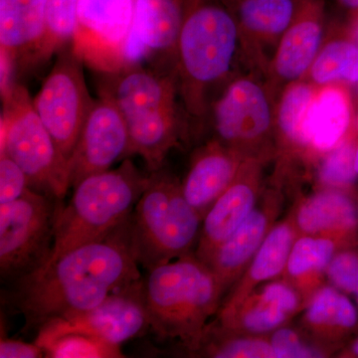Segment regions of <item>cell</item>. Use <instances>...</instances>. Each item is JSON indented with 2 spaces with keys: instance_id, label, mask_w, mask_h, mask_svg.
Masks as SVG:
<instances>
[{
  "instance_id": "obj_1",
  "label": "cell",
  "mask_w": 358,
  "mask_h": 358,
  "mask_svg": "<svg viewBox=\"0 0 358 358\" xmlns=\"http://www.w3.org/2000/svg\"><path fill=\"white\" fill-rule=\"evenodd\" d=\"M131 217L107 236L66 252L14 282L9 303L25 329L86 312L129 282L141 279Z\"/></svg>"
},
{
  "instance_id": "obj_2",
  "label": "cell",
  "mask_w": 358,
  "mask_h": 358,
  "mask_svg": "<svg viewBox=\"0 0 358 358\" xmlns=\"http://www.w3.org/2000/svg\"><path fill=\"white\" fill-rule=\"evenodd\" d=\"M143 287L154 333L178 339L189 350L201 348L207 320L219 310L223 294L211 268L188 254L148 270Z\"/></svg>"
},
{
  "instance_id": "obj_3",
  "label": "cell",
  "mask_w": 358,
  "mask_h": 358,
  "mask_svg": "<svg viewBox=\"0 0 358 358\" xmlns=\"http://www.w3.org/2000/svg\"><path fill=\"white\" fill-rule=\"evenodd\" d=\"M150 180V173H141L127 157L117 169L80 181L73 187L69 203L58 204L53 249L44 266L70 250L107 236L126 222Z\"/></svg>"
},
{
  "instance_id": "obj_4",
  "label": "cell",
  "mask_w": 358,
  "mask_h": 358,
  "mask_svg": "<svg viewBox=\"0 0 358 358\" xmlns=\"http://www.w3.org/2000/svg\"><path fill=\"white\" fill-rule=\"evenodd\" d=\"M238 42L237 20L218 0H196L185 9L176 54L188 109L203 110L205 91L227 76Z\"/></svg>"
},
{
  "instance_id": "obj_5",
  "label": "cell",
  "mask_w": 358,
  "mask_h": 358,
  "mask_svg": "<svg viewBox=\"0 0 358 358\" xmlns=\"http://www.w3.org/2000/svg\"><path fill=\"white\" fill-rule=\"evenodd\" d=\"M202 216L188 203L178 180L164 171L150 173L131 215L138 265L152 270L192 254L199 243Z\"/></svg>"
},
{
  "instance_id": "obj_6",
  "label": "cell",
  "mask_w": 358,
  "mask_h": 358,
  "mask_svg": "<svg viewBox=\"0 0 358 358\" xmlns=\"http://www.w3.org/2000/svg\"><path fill=\"white\" fill-rule=\"evenodd\" d=\"M0 155L24 171L29 188L61 203L71 187L69 162L34 109L27 90L16 84L2 99Z\"/></svg>"
},
{
  "instance_id": "obj_7",
  "label": "cell",
  "mask_w": 358,
  "mask_h": 358,
  "mask_svg": "<svg viewBox=\"0 0 358 358\" xmlns=\"http://www.w3.org/2000/svg\"><path fill=\"white\" fill-rule=\"evenodd\" d=\"M59 202L28 188L0 204V274L15 282L44 267L50 259Z\"/></svg>"
},
{
  "instance_id": "obj_8",
  "label": "cell",
  "mask_w": 358,
  "mask_h": 358,
  "mask_svg": "<svg viewBox=\"0 0 358 358\" xmlns=\"http://www.w3.org/2000/svg\"><path fill=\"white\" fill-rule=\"evenodd\" d=\"M83 67L72 46L66 47L57 54L53 67L32 99L45 128L68 162L95 103L90 96Z\"/></svg>"
},
{
  "instance_id": "obj_9",
  "label": "cell",
  "mask_w": 358,
  "mask_h": 358,
  "mask_svg": "<svg viewBox=\"0 0 358 358\" xmlns=\"http://www.w3.org/2000/svg\"><path fill=\"white\" fill-rule=\"evenodd\" d=\"M134 0H79L73 51L84 65L103 75L128 66Z\"/></svg>"
},
{
  "instance_id": "obj_10",
  "label": "cell",
  "mask_w": 358,
  "mask_h": 358,
  "mask_svg": "<svg viewBox=\"0 0 358 358\" xmlns=\"http://www.w3.org/2000/svg\"><path fill=\"white\" fill-rule=\"evenodd\" d=\"M150 329L143 279L129 282L86 312L56 319L38 329L35 343L68 333L96 336L121 346Z\"/></svg>"
},
{
  "instance_id": "obj_11",
  "label": "cell",
  "mask_w": 358,
  "mask_h": 358,
  "mask_svg": "<svg viewBox=\"0 0 358 358\" xmlns=\"http://www.w3.org/2000/svg\"><path fill=\"white\" fill-rule=\"evenodd\" d=\"M129 131L126 119L109 96L101 94L85 122L69 159L71 187L92 174L108 171L127 159Z\"/></svg>"
},
{
  "instance_id": "obj_12",
  "label": "cell",
  "mask_w": 358,
  "mask_h": 358,
  "mask_svg": "<svg viewBox=\"0 0 358 358\" xmlns=\"http://www.w3.org/2000/svg\"><path fill=\"white\" fill-rule=\"evenodd\" d=\"M213 120L219 143L238 145L259 140L272 124L267 94L253 80H237L214 106Z\"/></svg>"
},
{
  "instance_id": "obj_13",
  "label": "cell",
  "mask_w": 358,
  "mask_h": 358,
  "mask_svg": "<svg viewBox=\"0 0 358 358\" xmlns=\"http://www.w3.org/2000/svg\"><path fill=\"white\" fill-rule=\"evenodd\" d=\"M185 15L182 0H134L133 32L127 50L128 66L176 54Z\"/></svg>"
},
{
  "instance_id": "obj_14",
  "label": "cell",
  "mask_w": 358,
  "mask_h": 358,
  "mask_svg": "<svg viewBox=\"0 0 358 358\" xmlns=\"http://www.w3.org/2000/svg\"><path fill=\"white\" fill-rule=\"evenodd\" d=\"M107 76L101 94L109 96L126 121L176 108V83L166 73L134 64Z\"/></svg>"
},
{
  "instance_id": "obj_15",
  "label": "cell",
  "mask_w": 358,
  "mask_h": 358,
  "mask_svg": "<svg viewBox=\"0 0 358 358\" xmlns=\"http://www.w3.org/2000/svg\"><path fill=\"white\" fill-rule=\"evenodd\" d=\"M257 192L252 181L238 173L225 192L211 205L202 219L195 255L208 264L220 245L255 209Z\"/></svg>"
},
{
  "instance_id": "obj_16",
  "label": "cell",
  "mask_w": 358,
  "mask_h": 358,
  "mask_svg": "<svg viewBox=\"0 0 358 358\" xmlns=\"http://www.w3.org/2000/svg\"><path fill=\"white\" fill-rule=\"evenodd\" d=\"M239 173L234 152L219 141L207 145L193 160L181 185L188 203L202 218Z\"/></svg>"
},
{
  "instance_id": "obj_17",
  "label": "cell",
  "mask_w": 358,
  "mask_h": 358,
  "mask_svg": "<svg viewBox=\"0 0 358 358\" xmlns=\"http://www.w3.org/2000/svg\"><path fill=\"white\" fill-rule=\"evenodd\" d=\"M48 0H0V56L17 66L43 39Z\"/></svg>"
},
{
  "instance_id": "obj_18",
  "label": "cell",
  "mask_w": 358,
  "mask_h": 358,
  "mask_svg": "<svg viewBox=\"0 0 358 358\" xmlns=\"http://www.w3.org/2000/svg\"><path fill=\"white\" fill-rule=\"evenodd\" d=\"M352 119V105L343 87L327 85L315 94L303 124L305 145L331 150L345 140Z\"/></svg>"
},
{
  "instance_id": "obj_19",
  "label": "cell",
  "mask_w": 358,
  "mask_h": 358,
  "mask_svg": "<svg viewBox=\"0 0 358 358\" xmlns=\"http://www.w3.org/2000/svg\"><path fill=\"white\" fill-rule=\"evenodd\" d=\"M268 222L267 211L254 209L212 256L207 265L217 278L223 294L255 256L267 236Z\"/></svg>"
},
{
  "instance_id": "obj_20",
  "label": "cell",
  "mask_w": 358,
  "mask_h": 358,
  "mask_svg": "<svg viewBox=\"0 0 358 358\" xmlns=\"http://www.w3.org/2000/svg\"><path fill=\"white\" fill-rule=\"evenodd\" d=\"M126 122L129 131L127 157L140 155L150 173L162 169L167 152L178 138L176 108L157 110Z\"/></svg>"
},
{
  "instance_id": "obj_21",
  "label": "cell",
  "mask_w": 358,
  "mask_h": 358,
  "mask_svg": "<svg viewBox=\"0 0 358 358\" xmlns=\"http://www.w3.org/2000/svg\"><path fill=\"white\" fill-rule=\"evenodd\" d=\"M294 239V229L289 224L281 223L273 228L252 259L244 282H241L219 310L236 307L249 296L256 285L270 281L281 274L287 268Z\"/></svg>"
},
{
  "instance_id": "obj_22",
  "label": "cell",
  "mask_w": 358,
  "mask_h": 358,
  "mask_svg": "<svg viewBox=\"0 0 358 358\" xmlns=\"http://www.w3.org/2000/svg\"><path fill=\"white\" fill-rule=\"evenodd\" d=\"M322 40V25L315 17L306 15L294 21L278 46L274 59L275 75L282 81H296L312 67Z\"/></svg>"
},
{
  "instance_id": "obj_23",
  "label": "cell",
  "mask_w": 358,
  "mask_h": 358,
  "mask_svg": "<svg viewBox=\"0 0 358 358\" xmlns=\"http://www.w3.org/2000/svg\"><path fill=\"white\" fill-rule=\"evenodd\" d=\"M299 229L306 234H348L357 229L358 211L345 193H317L301 205L296 214Z\"/></svg>"
},
{
  "instance_id": "obj_24",
  "label": "cell",
  "mask_w": 358,
  "mask_h": 358,
  "mask_svg": "<svg viewBox=\"0 0 358 358\" xmlns=\"http://www.w3.org/2000/svg\"><path fill=\"white\" fill-rule=\"evenodd\" d=\"M294 0H244L239 20L249 32L260 36H278L293 24Z\"/></svg>"
},
{
  "instance_id": "obj_25",
  "label": "cell",
  "mask_w": 358,
  "mask_h": 358,
  "mask_svg": "<svg viewBox=\"0 0 358 358\" xmlns=\"http://www.w3.org/2000/svg\"><path fill=\"white\" fill-rule=\"evenodd\" d=\"M310 77L319 85L358 84V45L348 40L327 44L313 61Z\"/></svg>"
},
{
  "instance_id": "obj_26",
  "label": "cell",
  "mask_w": 358,
  "mask_h": 358,
  "mask_svg": "<svg viewBox=\"0 0 358 358\" xmlns=\"http://www.w3.org/2000/svg\"><path fill=\"white\" fill-rule=\"evenodd\" d=\"M79 0H48L47 26L43 39L30 58L32 62H46L72 44L76 27Z\"/></svg>"
},
{
  "instance_id": "obj_27",
  "label": "cell",
  "mask_w": 358,
  "mask_h": 358,
  "mask_svg": "<svg viewBox=\"0 0 358 358\" xmlns=\"http://www.w3.org/2000/svg\"><path fill=\"white\" fill-rule=\"evenodd\" d=\"M306 319L313 327L350 331L357 326L358 312L348 296L331 287H324L313 296Z\"/></svg>"
},
{
  "instance_id": "obj_28",
  "label": "cell",
  "mask_w": 358,
  "mask_h": 358,
  "mask_svg": "<svg viewBox=\"0 0 358 358\" xmlns=\"http://www.w3.org/2000/svg\"><path fill=\"white\" fill-rule=\"evenodd\" d=\"M45 357L52 358H119L124 357L121 346L110 345L89 334H60L38 345Z\"/></svg>"
},
{
  "instance_id": "obj_29",
  "label": "cell",
  "mask_w": 358,
  "mask_h": 358,
  "mask_svg": "<svg viewBox=\"0 0 358 358\" xmlns=\"http://www.w3.org/2000/svg\"><path fill=\"white\" fill-rule=\"evenodd\" d=\"M336 244L324 237H301L294 242L289 253L287 271L294 279L307 277L312 273L327 270L333 260Z\"/></svg>"
},
{
  "instance_id": "obj_30",
  "label": "cell",
  "mask_w": 358,
  "mask_h": 358,
  "mask_svg": "<svg viewBox=\"0 0 358 358\" xmlns=\"http://www.w3.org/2000/svg\"><path fill=\"white\" fill-rule=\"evenodd\" d=\"M315 92L310 85L294 83L285 92L278 109V124L282 134L296 145H305L303 124Z\"/></svg>"
},
{
  "instance_id": "obj_31",
  "label": "cell",
  "mask_w": 358,
  "mask_h": 358,
  "mask_svg": "<svg viewBox=\"0 0 358 358\" xmlns=\"http://www.w3.org/2000/svg\"><path fill=\"white\" fill-rule=\"evenodd\" d=\"M355 150L352 138H345L334 148L320 167L322 182L336 188L352 185L358 178L355 166Z\"/></svg>"
},
{
  "instance_id": "obj_32",
  "label": "cell",
  "mask_w": 358,
  "mask_h": 358,
  "mask_svg": "<svg viewBox=\"0 0 358 358\" xmlns=\"http://www.w3.org/2000/svg\"><path fill=\"white\" fill-rule=\"evenodd\" d=\"M207 353L219 358L275 357L271 343L257 338L224 339L207 345Z\"/></svg>"
},
{
  "instance_id": "obj_33",
  "label": "cell",
  "mask_w": 358,
  "mask_h": 358,
  "mask_svg": "<svg viewBox=\"0 0 358 358\" xmlns=\"http://www.w3.org/2000/svg\"><path fill=\"white\" fill-rule=\"evenodd\" d=\"M29 188L23 169L8 155H0V204L15 201Z\"/></svg>"
},
{
  "instance_id": "obj_34",
  "label": "cell",
  "mask_w": 358,
  "mask_h": 358,
  "mask_svg": "<svg viewBox=\"0 0 358 358\" xmlns=\"http://www.w3.org/2000/svg\"><path fill=\"white\" fill-rule=\"evenodd\" d=\"M327 274L336 288L355 294L358 286L357 254L346 251L334 255L327 268Z\"/></svg>"
},
{
  "instance_id": "obj_35",
  "label": "cell",
  "mask_w": 358,
  "mask_h": 358,
  "mask_svg": "<svg viewBox=\"0 0 358 358\" xmlns=\"http://www.w3.org/2000/svg\"><path fill=\"white\" fill-rule=\"evenodd\" d=\"M271 345L275 358L319 357L320 352L301 341L298 334L289 329H281L273 334Z\"/></svg>"
},
{
  "instance_id": "obj_36",
  "label": "cell",
  "mask_w": 358,
  "mask_h": 358,
  "mask_svg": "<svg viewBox=\"0 0 358 358\" xmlns=\"http://www.w3.org/2000/svg\"><path fill=\"white\" fill-rule=\"evenodd\" d=\"M45 357L43 350L36 343H26L13 339H1V358H39Z\"/></svg>"
},
{
  "instance_id": "obj_37",
  "label": "cell",
  "mask_w": 358,
  "mask_h": 358,
  "mask_svg": "<svg viewBox=\"0 0 358 358\" xmlns=\"http://www.w3.org/2000/svg\"><path fill=\"white\" fill-rule=\"evenodd\" d=\"M339 1L348 8L358 9V0H339Z\"/></svg>"
},
{
  "instance_id": "obj_38",
  "label": "cell",
  "mask_w": 358,
  "mask_h": 358,
  "mask_svg": "<svg viewBox=\"0 0 358 358\" xmlns=\"http://www.w3.org/2000/svg\"><path fill=\"white\" fill-rule=\"evenodd\" d=\"M352 37L355 43L358 45V15L355 18V22L352 25Z\"/></svg>"
},
{
  "instance_id": "obj_39",
  "label": "cell",
  "mask_w": 358,
  "mask_h": 358,
  "mask_svg": "<svg viewBox=\"0 0 358 358\" xmlns=\"http://www.w3.org/2000/svg\"><path fill=\"white\" fill-rule=\"evenodd\" d=\"M355 171H357V174L358 176V145H357V150H355Z\"/></svg>"
},
{
  "instance_id": "obj_40",
  "label": "cell",
  "mask_w": 358,
  "mask_h": 358,
  "mask_svg": "<svg viewBox=\"0 0 358 358\" xmlns=\"http://www.w3.org/2000/svg\"><path fill=\"white\" fill-rule=\"evenodd\" d=\"M352 348L353 355H357V357H358V339L357 341H355V343H353Z\"/></svg>"
},
{
  "instance_id": "obj_41",
  "label": "cell",
  "mask_w": 358,
  "mask_h": 358,
  "mask_svg": "<svg viewBox=\"0 0 358 358\" xmlns=\"http://www.w3.org/2000/svg\"><path fill=\"white\" fill-rule=\"evenodd\" d=\"M355 296H357V303H358V286H357V289H355Z\"/></svg>"
},
{
  "instance_id": "obj_42",
  "label": "cell",
  "mask_w": 358,
  "mask_h": 358,
  "mask_svg": "<svg viewBox=\"0 0 358 358\" xmlns=\"http://www.w3.org/2000/svg\"><path fill=\"white\" fill-rule=\"evenodd\" d=\"M357 124H358V117H357Z\"/></svg>"
}]
</instances>
